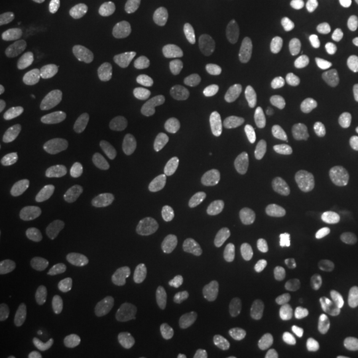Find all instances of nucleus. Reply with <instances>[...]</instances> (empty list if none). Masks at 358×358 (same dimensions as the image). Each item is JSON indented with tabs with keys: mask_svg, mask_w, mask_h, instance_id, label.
Instances as JSON below:
<instances>
[{
	"mask_svg": "<svg viewBox=\"0 0 358 358\" xmlns=\"http://www.w3.org/2000/svg\"><path fill=\"white\" fill-rule=\"evenodd\" d=\"M300 130V122L296 115L289 112H282L275 115L268 124V133L273 138L294 137Z\"/></svg>",
	"mask_w": 358,
	"mask_h": 358,
	"instance_id": "2f4dec72",
	"label": "nucleus"
},
{
	"mask_svg": "<svg viewBox=\"0 0 358 358\" xmlns=\"http://www.w3.org/2000/svg\"><path fill=\"white\" fill-rule=\"evenodd\" d=\"M131 235L133 229L130 224L115 222L85 232L81 242L90 248H112L127 243Z\"/></svg>",
	"mask_w": 358,
	"mask_h": 358,
	"instance_id": "6e6552de",
	"label": "nucleus"
},
{
	"mask_svg": "<svg viewBox=\"0 0 358 358\" xmlns=\"http://www.w3.org/2000/svg\"><path fill=\"white\" fill-rule=\"evenodd\" d=\"M329 203H331L329 192L325 190L309 192L287 208V211L282 215V227L294 234L308 230L310 226L309 215L327 208Z\"/></svg>",
	"mask_w": 358,
	"mask_h": 358,
	"instance_id": "7ed1b4c3",
	"label": "nucleus"
},
{
	"mask_svg": "<svg viewBox=\"0 0 358 358\" xmlns=\"http://www.w3.org/2000/svg\"><path fill=\"white\" fill-rule=\"evenodd\" d=\"M44 69H45V63L41 57L38 56L17 57L3 68V76L8 81L22 83V81L36 80L43 75Z\"/></svg>",
	"mask_w": 358,
	"mask_h": 358,
	"instance_id": "f3484780",
	"label": "nucleus"
},
{
	"mask_svg": "<svg viewBox=\"0 0 358 358\" xmlns=\"http://www.w3.org/2000/svg\"><path fill=\"white\" fill-rule=\"evenodd\" d=\"M263 65V56L259 45L252 41H244L231 50L224 62L226 72L234 77L255 75Z\"/></svg>",
	"mask_w": 358,
	"mask_h": 358,
	"instance_id": "39448f33",
	"label": "nucleus"
},
{
	"mask_svg": "<svg viewBox=\"0 0 358 358\" xmlns=\"http://www.w3.org/2000/svg\"><path fill=\"white\" fill-rule=\"evenodd\" d=\"M8 183H10V177H8V174L6 173V170L1 169V170H0V189L7 187Z\"/></svg>",
	"mask_w": 358,
	"mask_h": 358,
	"instance_id": "a19ab883",
	"label": "nucleus"
},
{
	"mask_svg": "<svg viewBox=\"0 0 358 358\" xmlns=\"http://www.w3.org/2000/svg\"><path fill=\"white\" fill-rule=\"evenodd\" d=\"M219 256L223 260L242 263L248 260L255 252V241L245 232H234L219 245Z\"/></svg>",
	"mask_w": 358,
	"mask_h": 358,
	"instance_id": "2eb2a0df",
	"label": "nucleus"
},
{
	"mask_svg": "<svg viewBox=\"0 0 358 358\" xmlns=\"http://www.w3.org/2000/svg\"><path fill=\"white\" fill-rule=\"evenodd\" d=\"M137 292V285L129 278L109 276L93 282L87 292V297L96 307L103 309L121 306L131 300Z\"/></svg>",
	"mask_w": 358,
	"mask_h": 358,
	"instance_id": "f03ea898",
	"label": "nucleus"
},
{
	"mask_svg": "<svg viewBox=\"0 0 358 358\" xmlns=\"http://www.w3.org/2000/svg\"><path fill=\"white\" fill-rule=\"evenodd\" d=\"M325 106L332 115H358V93L355 90L337 88L325 96Z\"/></svg>",
	"mask_w": 358,
	"mask_h": 358,
	"instance_id": "4be33fe9",
	"label": "nucleus"
},
{
	"mask_svg": "<svg viewBox=\"0 0 358 358\" xmlns=\"http://www.w3.org/2000/svg\"><path fill=\"white\" fill-rule=\"evenodd\" d=\"M340 187L348 198L358 201V170H350L343 176Z\"/></svg>",
	"mask_w": 358,
	"mask_h": 358,
	"instance_id": "4c0bfd02",
	"label": "nucleus"
},
{
	"mask_svg": "<svg viewBox=\"0 0 358 358\" xmlns=\"http://www.w3.org/2000/svg\"><path fill=\"white\" fill-rule=\"evenodd\" d=\"M267 190L276 199L291 201L301 192V183L288 176H272L267 179Z\"/></svg>",
	"mask_w": 358,
	"mask_h": 358,
	"instance_id": "c756f323",
	"label": "nucleus"
},
{
	"mask_svg": "<svg viewBox=\"0 0 358 358\" xmlns=\"http://www.w3.org/2000/svg\"><path fill=\"white\" fill-rule=\"evenodd\" d=\"M141 350L146 356H157L159 355L166 345V334L165 331L157 325H149L141 337Z\"/></svg>",
	"mask_w": 358,
	"mask_h": 358,
	"instance_id": "72a5a7b5",
	"label": "nucleus"
},
{
	"mask_svg": "<svg viewBox=\"0 0 358 358\" xmlns=\"http://www.w3.org/2000/svg\"><path fill=\"white\" fill-rule=\"evenodd\" d=\"M117 141V133L110 129H93L87 131L81 138V153L87 158L103 157L113 149Z\"/></svg>",
	"mask_w": 358,
	"mask_h": 358,
	"instance_id": "6ab92c4d",
	"label": "nucleus"
},
{
	"mask_svg": "<svg viewBox=\"0 0 358 358\" xmlns=\"http://www.w3.org/2000/svg\"><path fill=\"white\" fill-rule=\"evenodd\" d=\"M125 185L120 179H108L96 186L80 210L83 220H97L113 213L122 203Z\"/></svg>",
	"mask_w": 358,
	"mask_h": 358,
	"instance_id": "f257e3e1",
	"label": "nucleus"
},
{
	"mask_svg": "<svg viewBox=\"0 0 358 358\" xmlns=\"http://www.w3.org/2000/svg\"><path fill=\"white\" fill-rule=\"evenodd\" d=\"M134 345L131 333L122 329L99 334L92 341L90 350L96 356H120L129 352Z\"/></svg>",
	"mask_w": 358,
	"mask_h": 358,
	"instance_id": "ddd939ff",
	"label": "nucleus"
},
{
	"mask_svg": "<svg viewBox=\"0 0 358 358\" xmlns=\"http://www.w3.org/2000/svg\"><path fill=\"white\" fill-rule=\"evenodd\" d=\"M63 192H64L66 196H71V192H68V190H63Z\"/></svg>",
	"mask_w": 358,
	"mask_h": 358,
	"instance_id": "37998d69",
	"label": "nucleus"
},
{
	"mask_svg": "<svg viewBox=\"0 0 358 358\" xmlns=\"http://www.w3.org/2000/svg\"><path fill=\"white\" fill-rule=\"evenodd\" d=\"M43 260V252L38 248L28 250L16 256L6 272V282L8 285H20L28 282L40 267Z\"/></svg>",
	"mask_w": 358,
	"mask_h": 358,
	"instance_id": "4468645a",
	"label": "nucleus"
},
{
	"mask_svg": "<svg viewBox=\"0 0 358 358\" xmlns=\"http://www.w3.org/2000/svg\"><path fill=\"white\" fill-rule=\"evenodd\" d=\"M53 85L50 80H36L19 90L11 100V109L17 115H32L51 100Z\"/></svg>",
	"mask_w": 358,
	"mask_h": 358,
	"instance_id": "423d86ee",
	"label": "nucleus"
},
{
	"mask_svg": "<svg viewBox=\"0 0 358 358\" xmlns=\"http://www.w3.org/2000/svg\"><path fill=\"white\" fill-rule=\"evenodd\" d=\"M185 322L192 334L202 340H215L219 336L215 322L198 306H192L185 315Z\"/></svg>",
	"mask_w": 358,
	"mask_h": 358,
	"instance_id": "a878e982",
	"label": "nucleus"
},
{
	"mask_svg": "<svg viewBox=\"0 0 358 358\" xmlns=\"http://www.w3.org/2000/svg\"><path fill=\"white\" fill-rule=\"evenodd\" d=\"M230 22V8L224 3H215L203 8V11L199 13L196 24L202 32L217 34L229 26Z\"/></svg>",
	"mask_w": 358,
	"mask_h": 358,
	"instance_id": "412c9836",
	"label": "nucleus"
},
{
	"mask_svg": "<svg viewBox=\"0 0 358 358\" xmlns=\"http://www.w3.org/2000/svg\"><path fill=\"white\" fill-rule=\"evenodd\" d=\"M145 103L158 122L177 128L187 120L186 105L165 90H149L145 96Z\"/></svg>",
	"mask_w": 358,
	"mask_h": 358,
	"instance_id": "20e7f679",
	"label": "nucleus"
},
{
	"mask_svg": "<svg viewBox=\"0 0 358 358\" xmlns=\"http://www.w3.org/2000/svg\"><path fill=\"white\" fill-rule=\"evenodd\" d=\"M282 7V0H255L251 11L250 20L255 27H266L271 24Z\"/></svg>",
	"mask_w": 358,
	"mask_h": 358,
	"instance_id": "7c9ffc66",
	"label": "nucleus"
},
{
	"mask_svg": "<svg viewBox=\"0 0 358 358\" xmlns=\"http://www.w3.org/2000/svg\"><path fill=\"white\" fill-rule=\"evenodd\" d=\"M271 112L272 103H251L238 109H232L227 115V121L238 133L250 137L255 134Z\"/></svg>",
	"mask_w": 358,
	"mask_h": 358,
	"instance_id": "0eeeda50",
	"label": "nucleus"
},
{
	"mask_svg": "<svg viewBox=\"0 0 358 358\" xmlns=\"http://www.w3.org/2000/svg\"><path fill=\"white\" fill-rule=\"evenodd\" d=\"M65 1L72 6H76V7H84L90 3V0H65Z\"/></svg>",
	"mask_w": 358,
	"mask_h": 358,
	"instance_id": "79ce46f5",
	"label": "nucleus"
},
{
	"mask_svg": "<svg viewBox=\"0 0 358 358\" xmlns=\"http://www.w3.org/2000/svg\"><path fill=\"white\" fill-rule=\"evenodd\" d=\"M68 122V109L64 103L48 106L35 122V136L38 140H47L65 128Z\"/></svg>",
	"mask_w": 358,
	"mask_h": 358,
	"instance_id": "dca6fc26",
	"label": "nucleus"
},
{
	"mask_svg": "<svg viewBox=\"0 0 358 358\" xmlns=\"http://www.w3.org/2000/svg\"><path fill=\"white\" fill-rule=\"evenodd\" d=\"M358 319L356 315L348 313L334 324L328 337V345L333 352L345 350L357 333Z\"/></svg>",
	"mask_w": 358,
	"mask_h": 358,
	"instance_id": "5701e85b",
	"label": "nucleus"
},
{
	"mask_svg": "<svg viewBox=\"0 0 358 358\" xmlns=\"http://www.w3.org/2000/svg\"><path fill=\"white\" fill-rule=\"evenodd\" d=\"M273 294V282L266 269H252L247 278L244 297L248 307L254 310H260L268 306Z\"/></svg>",
	"mask_w": 358,
	"mask_h": 358,
	"instance_id": "1a4fd4ad",
	"label": "nucleus"
},
{
	"mask_svg": "<svg viewBox=\"0 0 358 358\" xmlns=\"http://www.w3.org/2000/svg\"><path fill=\"white\" fill-rule=\"evenodd\" d=\"M29 36V31L24 24H11L0 31V50H11L23 44Z\"/></svg>",
	"mask_w": 358,
	"mask_h": 358,
	"instance_id": "f704fd0d",
	"label": "nucleus"
},
{
	"mask_svg": "<svg viewBox=\"0 0 358 358\" xmlns=\"http://www.w3.org/2000/svg\"><path fill=\"white\" fill-rule=\"evenodd\" d=\"M329 257L341 267H350L358 260V242L350 235L338 236L329 247Z\"/></svg>",
	"mask_w": 358,
	"mask_h": 358,
	"instance_id": "cd10ccee",
	"label": "nucleus"
},
{
	"mask_svg": "<svg viewBox=\"0 0 358 358\" xmlns=\"http://www.w3.org/2000/svg\"><path fill=\"white\" fill-rule=\"evenodd\" d=\"M36 320V309L34 306L13 308L1 320V327L7 332H20L29 328Z\"/></svg>",
	"mask_w": 358,
	"mask_h": 358,
	"instance_id": "c85d7f7f",
	"label": "nucleus"
},
{
	"mask_svg": "<svg viewBox=\"0 0 358 358\" xmlns=\"http://www.w3.org/2000/svg\"><path fill=\"white\" fill-rule=\"evenodd\" d=\"M121 10L120 0H101L99 6V23L103 27L115 24Z\"/></svg>",
	"mask_w": 358,
	"mask_h": 358,
	"instance_id": "e433bc0d",
	"label": "nucleus"
},
{
	"mask_svg": "<svg viewBox=\"0 0 358 358\" xmlns=\"http://www.w3.org/2000/svg\"><path fill=\"white\" fill-rule=\"evenodd\" d=\"M178 243V230L174 226H167L159 231L148 250V260L155 267L166 264Z\"/></svg>",
	"mask_w": 358,
	"mask_h": 358,
	"instance_id": "aec40b11",
	"label": "nucleus"
},
{
	"mask_svg": "<svg viewBox=\"0 0 358 358\" xmlns=\"http://www.w3.org/2000/svg\"><path fill=\"white\" fill-rule=\"evenodd\" d=\"M337 35L336 22L331 15L321 13L313 17L307 28L308 44L319 52L331 51Z\"/></svg>",
	"mask_w": 358,
	"mask_h": 358,
	"instance_id": "9b49d317",
	"label": "nucleus"
},
{
	"mask_svg": "<svg viewBox=\"0 0 358 358\" xmlns=\"http://www.w3.org/2000/svg\"><path fill=\"white\" fill-rule=\"evenodd\" d=\"M81 155L80 140L76 137H69L50 148L45 154V162L53 170L65 171L76 166Z\"/></svg>",
	"mask_w": 358,
	"mask_h": 358,
	"instance_id": "f8f14e48",
	"label": "nucleus"
},
{
	"mask_svg": "<svg viewBox=\"0 0 358 358\" xmlns=\"http://www.w3.org/2000/svg\"><path fill=\"white\" fill-rule=\"evenodd\" d=\"M176 13L169 7H157L140 19V31L145 36L157 38L164 36L176 24Z\"/></svg>",
	"mask_w": 358,
	"mask_h": 358,
	"instance_id": "a211bd4d",
	"label": "nucleus"
},
{
	"mask_svg": "<svg viewBox=\"0 0 358 358\" xmlns=\"http://www.w3.org/2000/svg\"><path fill=\"white\" fill-rule=\"evenodd\" d=\"M340 140L343 142L344 148L348 150L358 149V120L350 118L340 124L338 128Z\"/></svg>",
	"mask_w": 358,
	"mask_h": 358,
	"instance_id": "c9c22d12",
	"label": "nucleus"
},
{
	"mask_svg": "<svg viewBox=\"0 0 358 358\" xmlns=\"http://www.w3.org/2000/svg\"><path fill=\"white\" fill-rule=\"evenodd\" d=\"M273 165L292 174H301L307 170V159L292 149H282L273 154Z\"/></svg>",
	"mask_w": 358,
	"mask_h": 358,
	"instance_id": "473e14b6",
	"label": "nucleus"
},
{
	"mask_svg": "<svg viewBox=\"0 0 358 358\" xmlns=\"http://www.w3.org/2000/svg\"><path fill=\"white\" fill-rule=\"evenodd\" d=\"M195 150L205 164H214L224 154V130L217 125H207L195 138Z\"/></svg>",
	"mask_w": 358,
	"mask_h": 358,
	"instance_id": "9d476101",
	"label": "nucleus"
},
{
	"mask_svg": "<svg viewBox=\"0 0 358 358\" xmlns=\"http://www.w3.org/2000/svg\"><path fill=\"white\" fill-rule=\"evenodd\" d=\"M13 213V207L11 203L6 199H1L0 201V224H4L6 220L10 217Z\"/></svg>",
	"mask_w": 358,
	"mask_h": 358,
	"instance_id": "58836bf2",
	"label": "nucleus"
},
{
	"mask_svg": "<svg viewBox=\"0 0 358 358\" xmlns=\"http://www.w3.org/2000/svg\"><path fill=\"white\" fill-rule=\"evenodd\" d=\"M338 276L334 269L328 266H320L315 269L308 284V299L310 303L317 304L337 284Z\"/></svg>",
	"mask_w": 358,
	"mask_h": 358,
	"instance_id": "393cba45",
	"label": "nucleus"
},
{
	"mask_svg": "<svg viewBox=\"0 0 358 358\" xmlns=\"http://www.w3.org/2000/svg\"><path fill=\"white\" fill-rule=\"evenodd\" d=\"M48 217L43 213L26 214L15 219L7 230V236L11 241H22L36 234L47 224Z\"/></svg>",
	"mask_w": 358,
	"mask_h": 358,
	"instance_id": "bb28decb",
	"label": "nucleus"
},
{
	"mask_svg": "<svg viewBox=\"0 0 358 358\" xmlns=\"http://www.w3.org/2000/svg\"><path fill=\"white\" fill-rule=\"evenodd\" d=\"M199 291L203 296L206 303L214 310V313L219 319L226 320L230 317L231 313L234 310L232 300H231L230 296L226 294L217 284L206 280V282H201Z\"/></svg>",
	"mask_w": 358,
	"mask_h": 358,
	"instance_id": "b1692460",
	"label": "nucleus"
},
{
	"mask_svg": "<svg viewBox=\"0 0 358 358\" xmlns=\"http://www.w3.org/2000/svg\"><path fill=\"white\" fill-rule=\"evenodd\" d=\"M308 358H333V350L331 348H325V349H320L316 353L310 355Z\"/></svg>",
	"mask_w": 358,
	"mask_h": 358,
	"instance_id": "ea45409f",
	"label": "nucleus"
}]
</instances>
